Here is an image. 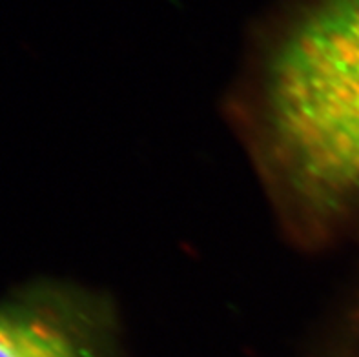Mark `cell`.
<instances>
[{"mask_svg": "<svg viewBox=\"0 0 359 357\" xmlns=\"http://www.w3.org/2000/svg\"><path fill=\"white\" fill-rule=\"evenodd\" d=\"M269 115L303 188L359 197V0H319L288 33L270 68Z\"/></svg>", "mask_w": 359, "mask_h": 357, "instance_id": "obj_1", "label": "cell"}, {"mask_svg": "<svg viewBox=\"0 0 359 357\" xmlns=\"http://www.w3.org/2000/svg\"><path fill=\"white\" fill-rule=\"evenodd\" d=\"M0 357H86L60 317L35 301L0 307Z\"/></svg>", "mask_w": 359, "mask_h": 357, "instance_id": "obj_2", "label": "cell"}]
</instances>
